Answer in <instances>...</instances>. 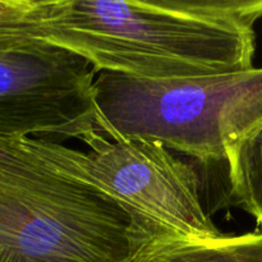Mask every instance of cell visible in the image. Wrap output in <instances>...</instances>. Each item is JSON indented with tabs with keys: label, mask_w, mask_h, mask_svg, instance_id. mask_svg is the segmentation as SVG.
<instances>
[{
	"label": "cell",
	"mask_w": 262,
	"mask_h": 262,
	"mask_svg": "<svg viewBox=\"0 0 262 262\" xmlns=\"http://www.w3.org/2000/svg\"><path fill=\"white\" fill-rule=\"evenodd\" d=\"M26 141L55 173L119 205L132 220L148 261L173 246L212 242L225 235L205 211L196 170L161 143L107 137L99 129L81 140L87 151L42 137Z\"/></svg>",
	"instance_id": "277c9868"
},
{
	"label": "cell",
	"mask_w": 262,
	"mask_h": 262,
	"mask_svg": "<svg viewBox=\"0 0 262 262\" xmlns=\"http://www.w3.org/2000/svg\"><path fill=\"white\" fill-rule=\"evenodd\" d=\"M56 0H0V53L30 50L45 40Z\"/></svg>",
	"instance_id": "8992f818"
},
{
	"label": "cell",
	"mask_w": 262,
	"mask_h": 262,
	"mask_svg": "<svg viewBox=\"0 0 262 262\" xmlns=\"http://www.w3.org/2000/svg\"><path fill=\"white\" fill-rule=\"evenodd\" d=\"M94 83L83 56L50 42L0 53V137L81 141L97 129Z\"/></svg>",
	"instance_id": "5b68a950"
},
{
	"label": "cell",
	"mask_w": 262,
	"mask_h": 262,
	"mask_svg": "<svg viewBox=\"0 0 262 262\" xmlns=\"http://www.w3.org/2000/svg\"><path fill=\"white\" fill-rule=\"evenodd\" d=\"M148 262H262V232L224 235L212 242L182 243Z\"/></svg>",
	"instance_id": "ba28073f"
},
{
	"label": "cell",
	"mask_w": 262,
	"mask_h": 262,
	"mask_svg": "<svg viewBox=\"0 0 262 262\" xmlns=\"http://www.w3.org/2000/svg\"><path fill=\"white\" fill-rule=\"evenodd\" d=\"M230 193L262 232V124L228 151Z\"/></svg>",
	"instance_id": "52a82bcc"
},
{
	"label": "cell",
	"mask_w": 262,
	"mask_h": 262,
	"mask_svg": "<svg viewBox=\"0 0 262 262\" xmlns=\"http://www.w3.org/2000/svg\"><path fill=\"white\" fill-rule=\"evenodd\" d=\"M127 212L0 137V262H148Z\"/></svg>",
	"instance_id": "7a4b0ae2"
},
{
	"label": "cell",
	"mask_w": 262,
	"mask_h": 262,
	"mask_svg": "<svg viewBox=\"0 0 262 262\" xmlns=\"http://www.w3.org/2000/svg\"><path fill=\"white\" fill-rule=\"evenodd\" d=\"M262 0H56L45 40L94 72L182 79L253 67Z\"/></svg>",
	"instance_id": "6da1fadb"
},
{
	"label": "cell",
	"mask_w": 262,
	"mask_h": 262,
	"mask_svg": "<svg viewBox=\"0 0 262 262\" xmlns=\"http://www.w3.org/2000/svg\"><path fill=\"white\" fill-rule=\"evenodd\" d=\"M94 92L107 137L154 141L205 164L227 161L262 124V68L165 81L101 73Z\"/></svg>",
	"instance_id": "3957f363"
}]
</instances>
